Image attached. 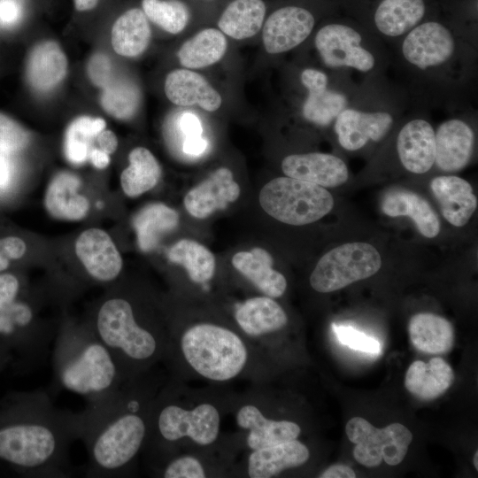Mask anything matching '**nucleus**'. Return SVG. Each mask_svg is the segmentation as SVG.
<instances>
[{
    "mask_svg": "<svg viewBox=\"0 0 478 478\" xmlns=\"http://www.w3.org/2000/svg\"><path fill=\"white\" fill-rule=\"evenodd\" d=\"M80 437V412L57 407L44 390L0 399V463L21 476L69 477V448Z\"/></svg>",
    "mask_w": 478,
    "mask_h": 478,
    "instance_id": "f257e3e1",
    "label": "nucleus"
},
{
    "mask_svg": "<svg viewBox=\"0 0 478 478\" xmlns=\"http://www.w3.org/2000/svg\"><path fill=\"white\" fill-rule=\"evenodd\" d=\"M135 377L125 380L112 392L86 402L81 416V437L89 477L120 476L129 468L146 441L148 408L141 407Z\"/></svg>",
    "mask_w": 478,
    "mask_h": 478,
    "instance_id": "f03ea898",
    "label": "nucleus"
},
{
    "mask_svg": "<svg viewBox=\"0 0 478 478\" xmlns=\"http://www.w3.org/2000/svg\"><path fill=\"white\" fill-rule=\"evenodd\" d=\"M52 367L56 384L86 402L105 396L125 381L111 351L89 324L60 326L53 343Z\"/></svg>",
    "mask_w": 478,
    "mask_h": 478,
    "instance_id": "7ed1b4c3",
    "label": "nucleus"
},
{
    "mask_svg": "<svg viewBox=\"0 0 478 478\" xmlns=\"http://www.w3.org/2000/svg\"><path fill=\"white\" fill-rule=\"evenodd\" d=\"M89 324L111 351L124 380L138 376L166 347V339L142 324L132 303L121 296L104 299Z\"/></svg>",
    "mask_w": 478,
    "mask_h": 478,
    "instance_id": "20e7f679",
    "label": "nucleus"
},
{
    "mask_svg": "<svg viewBox=\"0 0 478 478\" xmlns=\"http://www.w3.org/2000/svg\"><path fill=\"white\" fill-rule=\"evenodd\" d=\"M186 362L203 377L227 382L238 375L248 358L247 348L234 331L211 323L196 324L179 340Z\"/></svg>",
    "mask_w": 478,
    "mask_h": 478,
    "instance_id": "39448f33",
    "label": "nucleus"
},
{
    "mask_svg": "<svg viewBox=\"0 0 478 478\" xmlns=\"http://www.w3.org/2000/svg\"><path fill=\"white\" fill-rule=\"evenodd\" d=\"M259 204L275 220L301 226L328 214L334 206V199L321 186L287 176L267 182L259 192Z\"/></svg>",
    "mask_w": 478,
    "mask_h": 478,
    "instance_id": "423d86ee",
    "label": "nucleus"
},
{
    "mask_svg": "<svg viewBox=\"0 0 478 478\" xmlns=\"http://www.w3.org/2000/svg\"><path fill=\"white\" fill-rule=\"evenodd\" d=\"M55 336L35 324L34 310L27 301L19 297L0 309V343L8 349L17 372L26 373L40 365Z\"/></svg>",
    "mask_w": 478,
    "mask_h": 478,
    "instance_id": "0eeeda50",
    "label": "nucleus"
},
{
    "mask_svg": "<svg viewBox=\"0 0 478 478\" xmlns=\"http://www.w3.org/2000/svg\"><path fill=\"white\" fill-rule=\"evenodd\" d=\"M381 266V256L372 244L344 243L320 258L311 274L310 284L318 292H333L375 274Z\"/></svg>",
    "mask_w": 478,
    "mask_h": 478,
    "instance_id": "6e6552de",
    "label": "nucleus"
},
{
    "mask_svg": "<svg viewBox=\"0 0 478 478\" xmlns=\"http://www.w3.org/2000/svg\"><path fill=\"white\" fill-rule=\"evenodd\" d=\"M345 431L349 440L356 444L354 459L367 467L378 466L382 460L389 466L398 465L412 440V432L401 423L377 428L361 417L351 418Z\"/></svg>",
    "mask_w": 478,
    "mask_h": 478,
    "instance_id": "1a4fd4ad",
    "label": "nucleus"
},
{
    "mask_svg": "<svg viewBox=\"0 0 478 478\" xmlns=\"http://www.w3.org/2000/svg\"><path fill=\"white\" fill-rule=\"evenodd\" d=\"M153 419L158 437L167 443L189 437L200 445H209L219 436L220 413L211 404H201L191 410L166 404L157 409Z\"/></svg>",
    "mask_w": 478,
    "mask_h": 478,
    "instance_id": "9d476101",
    "label": "nucleus"
},
{
    "mask_svg": "<svg viewBox=\"0 0 478 478\" xmlns=\"http://www.w3.org/2000/svg\"><path fill=\"white\" fill-rule=\"evenodd\" d=\"M361 40L358 32L348 26L328 24L317 32L315 46L329 67L347 66L368 72L374 66V58L360 45Z\"/></svg>",
    "mask_w": 478,
    "mask_h": 478,
    "instance_id": "9b49d317",
    "label": "nucleus"
},
{
    "mask_svg": "<svg viewBox=\"0 0 478 478\" xmlns=\"http://www.w3.org/2000/svg\"><path fill=\"white\" fill-rule=\"evenodd\" d=\"M315 24L313 14L297 5H285L266 17L262 27L264 48L270 54L294 49L312 33Z\"/></svg>",
    "mask_w": 478,
    "mask_h": 478,
    "instance_id": "f8f14e48",
    "label": "nucleus"
},
{
    "mask_svg": "<svg viewBox=\"0 0 478 478\" xmlns=\"http://www.w3.org/2000/svg\"><path fill=\"white\" fill-rule=\"evenodd\" d=\"M454 48L451 32L442 24L429 21L411 30L403 42L402 51L408 62L425 69L444 63Z\"/></svg>",
    "mask_w": 478,
    "mask_h": 478,
    "instance_id": "ddd939ff",
    "label": "nucleus"
},
{
    "mask_svg": "<svg viewBox=\"0 0 478 478\" xmlns=\"http://www.w3.org/2000/svg\"><path fill=\"white\" fill-rule=\"evenodd\" d=\"M75 251L89 274L99 281L114 280L122 268V258L109 235L99 228L82 232Z\"/></svg>",
    "mask_w": 478,
    "mask_h": 478,
    "instance_id": "4468645a",
    "label": "nucleus"
},
{
    "mask_svg": "<svg viewBox=\"0 0 478 478\" xmlns=\"http://www.w3.org/2000/svg\"><path fill=\"white\" fill-rule=\"evenodd\" d=\"M239 195L240 187L234 180L232 172L227 167H220L187 193L184 205L193 217L204 219L215 211L227 207Z\"/></svg>",
    "mask_w": 478,
    "mask_h": 478,
    "instance_id": "2eb2a0df",
    "label": "nucleus"
},
{
    "mask_svg": "<svg viewBox=\"0 0 478 478\" xmlns=\"http://www.w3.org/2000/svg\"><path fill=\"white\" fill-rule=\"evenodd\" d=\"M282 172L289 177L323 188H334L348 180V169L338 157L320 152L292 154L283 158Z\"/></svg>",
    "mask_w": 478,
    "mask_h": 478,
    "instance_id": "dca6fc26",
    "label": "nucleus"
},
{
    "mask_svg": "<svg viewBox=\"0 0 478 478\" xmlns=\"http://www.w3.org/2000/svg\"><path fill=\"white\" fill-rule=\"evenodd\" d=\"M335 119L338 142L348 150H357L369 140H381L393 122L388 112H364L354 109H343Z\"/></svg>",
    "mask_w": 478,
    "mask_h": 478,
    "instance_id": "f3484780",
    "label": "nucleus"
},
{
    "mask_svg": "<svg viewBox=\"0 0 478 478\" xmlns=\"http://www.w3.org/2000/svg\"><path fill=\"white\" fill-rule=\"evenodd\" d=\"M166 97L178 106L197 104L207 112H215L222 104L220 94L200 73L188 68L170 72L164 86Z\"/></svg>",
    "mask_w": 478,
    "mask_h": 478,
    "instance_id": "a211bd4d",
    "label": "nucleus"
},
{
    "mask_svg": "<svg viewBox=\"0 0 478 478\" xmlns=\"http://www.w3.org/2000/svg\"><path fill=\"white\" fill-rule=\"evenodd\" d=\"M436 166L444 172H457L469 162L474 143L472 128L457 119L442 123L435 133Z\"/></svg>",
    "mask_w": 478,
    "mask_h": 478,
    "instance_id": "6ab92c4d",
    "label": "nucleus"
},
{
    "mask_svg": "<svg viewBox=\"0 0 478 478\" xmlns=\"http://www.w3.org/2000/svg\"><path fill=\"white\" fill-rule=\"evenodd\" d=\"M397 149L406 170L413 173L428 172L436 158V137L432 126L424 120L406 123L398 134Z\"/></svg>",
    "mask_w": 478,
    "mask_h": 478,
    "instance_id": "aec40b11",
    "label": "nucleus"
},
{
    "mask_svg": "<svg viewBox=\"0 0 478 478\" xmlns=\"http://www.w3.org/2000/svg\"><path fill=\"white\" fill-rule=\"evenodd\" d=\"M430 188L446 220L455 227L468 222L477 207L469 182L458 176L443 175L434 178Z\"/></svg>",
    "mask_w": 478,
    "mask_h": 478,
    "instance_id": "412c9836",
    "label": "nucleus"
},
{
    "mask_svg": "<svg viewBox=\"0 0 478 478\" xmlns=\"http://www.w3.org/2000/svg\"><path fill=\"white\" fill-rule=\"evenodd\" d=\"M236 422L239 427L249 430L247 443L252 451L297 439L301 433L297 423L266 418L259 409L252 405H246L239 409Z\"/></svg>",
    "mask_w": 478,
    "mask_h": 478,
    "instance_id": "4be33fe9",
    "label": "nucleus"
},
{
    "mask_svg": "<svg viewBox=\"0 0 478 478\" xmlns=\"http://www.w3.org/2000/svg\"><path fill=\"white\" fill-rule=\"evenodd\" d=\"M309 456L308 448L297 439L259 448L249 457L248 474L251 478H270L304 465Z\"/></svg>",
    "mask_w": 478,
    "mask_h": 478,
    "instance_id": "5701e85b",
    "label": "nucleus"
},
{
    "mask_svg": "<svg viewBox=\"0 0 478 478\" xmlns=\"http://www.w3.org/2000/svg\"><path fill=\"white\" fill-rule=\"evenodd\" d=\"M67 58L54 41H43L31 50L27 62V78L35 89L48 91L58 85L67 73Z\"/></svg>",
    "mask_w": 478,
    "mask_h": 478,
    "instance_id": "b1692460",
    "label": "nucleus"
},
{
    "mask_svg": "<svg viewBox=\"0 0 478 478\" xmlns=\"http://www.w3.org/2000/svg\"><path fill=\"white\" fill-rule=\"evenodd\" d=\"M382 210L390 217L412 218L420 233L428 238L436 237L440 232L437 214L426 199L413 191L389 190L382 198Z\"/></svg>",
    "mask_w": 478,
    "mask_h": 478,
    "instance_id": "393cba45",
    "label": "nucleus"
},
{
    "mask_svg": "<svg viewBox=\"0 0 478 478\" xmlns=\"http://www.w3.org/2000/svg\"><path fill=\"white\" fill-rule=\"evenodd\" d=\"M235 268L270 297H281L287 288L283 274L273 269V258L262 248L240 251L232 258Z\"/></svg>",
    "mask_w": 478,
    "mask_h": 478,
    "instance_id": "a878e982",
    "label": "nucleus"
},
{
    "mask_svg": "<svg viewBox=\"0 0 478 478\" xmlns=\"http://www.w3.org/2000/svg\"><path fill=\"white\" fill-rule=\"evenodd\" d=\"M81 185L79 177L69 172H61L54 176L45 195L48 212L60 220H80L89 209L88 199L77 193Z\"/></svg>",
    "mask_w": 478,
    "mask_h": 478,
    "instance_id": "bb28decb",
    "label": "nucleus"
},
{
    "mask_svg": "<svg viewBox=\"0 0 478 478\" xmlns=\"http://www.w3.org/2000/svg\"><path fill=\"white\" fill-rule=\"evenodd\" d=\"M454 373L442 358L436 357L425 363L413 361L405 374L407 390L421 400H432L443 394L452 384Z\"/></svg>",
    "mask_w": 478,
    "mask_h": 478,
    "instance_id": "cd10ccee",
    "label": "nucleus"
},
{
    "mask_svg": "<svg viewBox=\"0 0 478 478\" xmlns=\"http://www.w3.org/2000/svg\"><path fill=\"white\" fill-rule=\"evenodd\" d=\"M266 12L264 0H231L220 12L217 25L227 36L248 39L261 30Z\"/></svg>",
    "mask_w": 478,
    "mask_h": 478,
    "instance_id": "c85d7f7f",
    "label": "nucleus"
},
{
    "mask_svg": "<svg viewBox=\"0 0 478 478\" xmlns=\"http://www.w3.org/2000/svg\"><path fill=\"white\" fill-rule=\"evenodd\" d=\"M235 317L241 329L255 337L280 330L288 321L284 310L270 297L247 299L239 305Z\"/></svg>",
    "mask_w": 478,
    "mask_h": 478,
    "instance_id": "c756f323",
    "label": "nucleus"
},
{
    "mask_svg": "<svg viewBox=\"0 0 478 478\" xmlns=\"http://www.w3.org/2000/svg\"><path fill=\"white\" fill-rule=\"evenodd\" d=\"M150 37L151 29L145 13L140 8H131L113 23L111 42L117 54L135 58L147 49Z\"/></svg>",
    "mask_w": 478,
    "mask_h": 478,
    "instance_id": "7c9ffc66",
    "label": "nucleus"
},
{
    "mask_svg": "<svg viewBox=\"0 0 478 478\" xmlns=\"http://www.w3.org/2000/svg\"><path fill=\"white\" fill-rule=\"evenodd\" d=\"M408 332L412 345L425 353L448 352L454 343L451 323L434 313L422 312L413 315L409 321Z\"/></svg>",
    "mask_w": 478,
    "mask_h": 478,
    "instance_id": "2f4dec72",
    "label": "nucleus"
},
{
    "mask_svg": "<svg viewBox=\"0 0 478 478\" xmlns=\"http://www.w3.org/2000/svg\"><path fill=\"white\" fill-rule=\"evenodd\" d=\"M227 48L225 35L219 28L206 27L185 41L177 56L182 66L200 69L219 62L226 54Z\"/></svg>",
    "mask_w": 478,
    "mask_h": 478,
    "instance_id": "473e14b6",
    "label": "nucleus"
},
{
    "mask_svg": "<svg viewBox=\"0 0 478 478\" xmlns=\"http://www.w3.org/2000/svg\"><path fill=\"white\" fill-rule=\"evenodd\" d=\"M137 243L143 251L155 249L160 239L173 231L179 223L176 211L161 203L150 204L133 218Z\"/></svg>",
    "mask_w": 478,
    "mask_h": 478,
    "instance_id": "72a5a7b5",
    "label": "nucleus"
},
{
    "mask_svg": "<svg viewBox=\"0 0 478 478\" xmlns=\"http://www.w3.org/2000/svg\"><path fill=\"white\" fill-rule=\"evenodd\" d=\"M423 0H382L374 13L378 30L388 36H399L413 28L423 18Z\"/></svg>",
    "mask_w": 478,
    "mask_h": 478,
    "instance_id": "f704fd0d",
    "label": "nucleus"
},
{
    "mask_svg": "<svg viewBox=\"0 0 478 478\" xmlns=\"http://www.w3.org/2000/svg\"><path fill=\"white\" fill-rule=\"evenodd\" d=\"M129 166L120 175L123 191L128 197H137L156 186L160 166L153 154L143 147H136L128 155Z\"/></svg>",
    "mask_w": 478,
    "mask_h": 478,
    "instance_id": "c9c22d12",
    "label": "nucleus"
},
{
    "mask_svg": "<svg viewBox=\"0 0 478 478\" xmlns=\"http://www.w3.org/2000/svg\"><path fill=\"white\" fill-rule=\"evenodd\" d=\"M167 256L171 262L184 266L195 282L204 283L213 276L215 258L205 246L196 241L182 239L177 242Z\"/></svg>",
    "mask_w": 478,
    "mask_h": 478,
    "instance_id": "e433bc0d",
    "label": "nucleus"
},
{
    "mask_svg": "<svg viewBox=\"0 0 478 478\" xmlns=\"http://www.w3.org/2000/svg\"><path fill=\"white\" fill-rule=\"evenodd\" d=\"M105 127L102 118L81 116L73 120L65 136V154L68 161L76 165L84 163L93 149V140Z\"/></svg>",
    "mask_w": 478,
    "mask_h": 478,
    "instance_id": "4c0bfd02",
    "label": "nucleus"
},
{
    "mask_svg": "<svg viewBox=\"0 0 478 478\" xmlns=\"http://www.w3.org/2000/svg\"><path fill=\"white\" fill-rule=\"evenodd\" d=\"M142 10L149 20L173 35L182 32L191 19V9L182 0H142Z\"/></svg>",
    "mask_w": 478,
    "mask_h": 478,
    "instance_id": "58836bf2",
    "label": "nucleus"
},
{
    "mask_svg": "<svg viewBox=\"0 0 478 478\" xmlns=\"http://www.w3.org/2000/svg\"><path fill=\"white\" fill-rule=\"evenodd\" d=\"M141 100L138 87L129 81H111L103 88L101 106L118 120H129L137 112Z\"/></svg>",
    "mask_w": 478,
    "mask_h": 478,
    "instance_id": "ea45409f",
    "label": "nucleus"
},
{
    "mask_svg": "<svg viewBox=\"0 0 478 478\" xmlns=\"http://www.w3.org/2000/svg\"><path fill=\"white\" fill-rule=\"evenodd\" d=\"M303 105L304 117L317 125H328L344 109L346 98L343 94L328 89L308 90Z\"/></svg>",
    "mask_w": 478,
    "mask_h": 478,
    "instance_id": "a19ab883",
    "label": "nucleus"
},
{
    "mask_svg": "<svg viewBox=\"0 0 478 478\" xmlns=\"http://www.w3.org/2000/svg\"><path fill=\"white\" fill-rule=\"evenodd\" d=\"M203 127L200 120L192 112H184L172 120L166 128L168 143L176 151L181 152L186 139L202 136Z\"/></svg>",
    "mask_w": 478,
    "mask_h": 478,
    "instance_id": "79ce46f5",
    "label": "nucleus"
},
{
    "mask_svg": "<svg viewBox=\"0 0 478 478\" xmlns=\"http://www.w3.org/2000/svg\"><path fill=\"white\" fill-rule=\"evenodd\" d=\"M29 143V134L12 118L0 112V152L4 154L22 150Z\"/></svg>",
    "mask_w": 478,
    "mask_h": 478,
    "instance_id": "37998d69",
    "label": "nucleus"
},
{
    "mask_svg": "<svg viewBox=\"0 0 478 478\" xmlns=\"http://www.w3.org/2000/svg\"><path fill=\"white\" fill-rule=\"evenodd\" d=\"M332 328L338 341L351 349L370 354H380L382 351L381 343L377 339L351 326L333 324Z\"/></svg>",
    "mask_w": 478,
    "mask_h": 478,
    "instance_id": "c03bdc74",
    "label": "nucleus"
},
{
    "mask_svg": "<svg viewBox=\"0 0 478 478\" xmlns=\"http://www.w3.org/2000/svg\"><path fill=\"white\" fill-rule=\"evenodd\" d=\"M162 476L166 478H204L205 472L199 460L191 456L176 458L164 467Z\"/></svg>",
    "mask_w": 478,
    "mask_h": 478,
    "instance_id": "a18cd8bd",
    "label": "nucleus"
},
{
    "mask_svg": "<svg viewBox=\"0 0 478 478\" xmlns=\"http://www.w3.org/2000/svg\"><path fill=\"white\" fill-rule=\"evenodd\" d=\"M27 243L19 235H0V273L7 271L13 262L21 259L27 252Z\"/></svg>",
    "mask_w": 478,
    "mask_h": 478,
    "instance_id": "49530a36",
    "label": "nucleus"
},
{
    "mask_svg": "<svg viewBox=\"0 0 478 478\" xmlns=\"http://www.w3.org/2000/svg\"><path fill=\"white\" fill-rule=\"evenodd\" d=\"M88 74L97 87L104 88L112 81V62L104 53L94 54L88 63Z\"/></svg>",
    "mask_w": 478,
    "mask_h": 478,
    "instance_id": "de8ad7c7",
    "label": "nucleus"
},
{
    "mask_svg": "<svg viewBox=\"0 0 478 478\" xmlns=\"http://www.w3.org/2000/svg\"><path fill=\"white\" fill-rule=\"evenodd\" d=\"M21 283L19 277L11 272L0 273V309H3L20 297Z\"/></svg>",
    "mask_w": 478,
    "mask_h": 478,
    "instance_id": "09e8293b",
    "label": "nucleus"
},
{
    "mask_svg": "<svg viewBox=\"0 0 478 478\" xmlns=\"http://www.w3.org/2000/svg\"><path fill=\"white\" fill-rule=\"evenodd\" d=\"M21 15V7L17 0H0V24H15Z\"/></svg>",
    "mask_w": 478,
    "mask_h": 478,
    "instance_id": "8fccbe9b",
    "label": "nucleus"
},
{
    "mask_svg": "<svg viewBox=\"0 0 478 478\" xmlns=\"http://www.w3.org/2000/svg\"><path fill=\"white\" fill-rule=\"evenodd\" d=\"M301 81L307 90L327 89L328 77L321 71L306 68L301 73Z\"/></svg>",
    "mask_w": 478,
    "mask_h": 478,
    "instance_id": "3c124183",
    "label": "nucleus"
},
{
    "mask_svg": "<svg viewBox=\"0 0 478 478\" xmlns=\"http://www.w3.org/2000/svg\"><path fill=\"white\" fill-rule=\"evenodd\" d=\"M208 148L207 140L202 136L186 139L181 146L183 155L190 158H197L204 153Z\"/></svg>",
    "mask_w": 478,
    "mask_h": 478,
    "instance_id": "603ef678",
    "label": "nucleus"
},
{
    "mask_svg": "<svg viewBox=\"0 0 478 478\" xmlns=\"http://www.w3.org/2000/svg\"><path fill=\"white\" fill-rule=\"evenodd\" d=\"M6 154L0 152V193L10 189L12 181V169Z\"/></svg>",
    "mask_w": 478,
    "mask_h": 478,
    "instance_id": "864d4df0",
    "label": "nucleus"
},
{
    "mask_svg": "<svg viewBox=\"0 0 478 478\" xmlns=\"http://www.w3.org/2000/svg\"><path fill=\"white\" fill-rule=\"evenodd\" d=\"M99 149L107 154L113 153L118 146V140L115 134L111 130L104 129L96 136Z\"/></svg>",
    "mask_w": 478,
    "mask_h": 478,
    "instance_id": "5fc2aeb1",
    "label": "nucleus"
},
{
    "mask_svg": "<svg viewBox=\"0 0 478 478\" xmlns=\"http://www.w3.org/2000/svg\"><path fill=\"white\" fill-rule=\"evenodd\" d=\"M320 478H355V472L345 465H333L327 468L320 475Z\"/></svg>",
    "mask_w": 478,
    "mask_h": 478,
    "instance_id": "6e6d98bb",
    "label": "nucleus"
},
{
    "mask_svg": "<svg viewBox=\"0 0 478 478\" xmlns=\"http://www.w3.org/2000/svg\"><path fill=\"white\" fill-rule=\"evenodd\" d=\"M91 163L99 169L105 168L110 163L109 154L101 149L93 148L89 156Z\"/></svg>",
    "mask_w": 478,
    "mask_h": 478,
    "instance_id": "4d7b16f0",
    "label": "nucleus"
},
{
    "mask_svg": "<svg viewBox=\"0 0 478 478\" xmlns=\"http://www.w3.org/2000/svg\"><path fill=\"white\" fill-rule=\"evenodd\" d=\"M12 356L8 349L0 343V373L8 366L11 365Z\"/></svg>",
    "mask_w": 478,
    "mask_h": 478,
    "instance_id": "13d9d810",
    "label": "nucleus"
},
{
    "mask_svg": "<svg viewBox=\"0 0 478 478\" xmlns=\"http://www.w3.org/2000/svg\"><path fill=\"white\" fill-rule=\"evenodd\" d=\"M98 0H73L76 10L80 12L89 11L95 8Z\"/></svg>",
    "mask_w": 478,
    "mask_h": 478,
    "instance_id": "bf43d9fd",
    "label": "nucleus"
},
{
    "mask_svg": "<svg viewBox=\"0 0 478 478\" xmlns=\"http://www.w3.org/2000/svg\"><path fill=\"white\" fill-rule=\"evenodd\" d=\"M477 457H478V451H475L474 456V466L476 470H478Z\"/></svg>",
    "mask_w": 478,
    "mask_h": 478,
    "instance_id": "052dcab7",
    "label": "nucleus"
},
{
    "mask_svg": "<svg viewBox=\"0 0 478 478\" xmlns=\"http://www.w3.org/2000/svg\"><path fill=\"white\" fill-rule=\"evenodd\" d=\"M201 1H213V0H201Z\"/></svg>",
    "mask_w": 478,
    "mask_h": 478,
    "instance_id": "680f3d73",
    "label": "nucleus"
}]
</instances>
